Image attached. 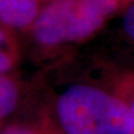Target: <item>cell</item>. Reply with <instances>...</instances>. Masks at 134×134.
Instances as JSON below:
<instances>
[{"label": "cell", "mask_w": 134, "mask_h": 134, "mask_svg": "<svg viewBox=\"0 0 134 134\" xmlns=\"http://www.w3.org/2000/svg\"><path fill=\"white\" fill-rule=\"evenodd\" d=\"M18 60L19 46L14 31L0 25V74H9Z\"/></svg>", "instance_id": "277c9868"}, {"label": "cell", "mask_w": 134, "mask_h": 134, "mask_svg": "<svg viewBox=\"0 0 134 134\" xmlns=\"http://www.w3.org/2000/svg\"><path fill=\"white\" fill-rule=\"evenodd\" d=\"M0 134H54L45 129H38L36 126H30L26 124H12L1 130Z\"/></svg>", "instance_id": "8992f818"}, {"label": "cell", "mask_w": 134, "mask_h": 134, "mask_svg": "<svg viewBox=\"0 0 134 134\" xmlns=\"http://www.w3.org/2000/svg\"><path fill=\"white\" fill-rule=\"evenodd\" d=\"M130 111H131V116H132V131L131 134H134V99L131 102V104H129Z\"/></svg>", "instance_id": "ba28073f"}, {"label": "cell", "mask_w": 134, "mask_h": 134, "mask_svg": "<svg viewBox=\"0 0 134 134\" xmlns=\"http://www.w3.org/2000/svg\"><path fill=\"white\" fill-rule=\"evenodd\" d=\"M40 10V0H0V25L12 31L30 29Z\"/></svg>", "instance_id": "3957f363"}, {"label": "cell", "mask_w": 134, "mask_h": 134, "mask_svg": "<svg viewBox=\"0 0 134 134\" xmlns=\"http://www.w3.org/2000/svg\"><path fill=\"white\" fill-rule=\"evenodd\" d=\"M20 87L8 74H0V124L19 105Z\"/></svg>", "instance_id": "5b68a950"}, {"label": "cell", "mask_w": 134, "mask_h": 134, "mask_svg": "<svg viewBox=\"0 0 134 134\" xmlns=\"http://www.w3.org/2000/svg\"><path fill=\"white\" fill-rule=\"evenodd\" d=\"M122 26H123L125 34H126L132 40H134V3L124 14Z\"/></svg>", "instance_id": "52a82bcc"}, {"label": "cell", "mask_w": 134, "mask_h": 134, "mask_svg": "<svg viewBox=\"0 0 134 134\" xmlns=\"http://www.w3.org/2000/svg\"><path fill=\"white\" fill-rule=\"evenodd\" d=\"M120 0H50L29 29L44 48L86 40L116 11Z\"/></svg>", "instance_id": "7a4b0ae2"}, {"label": "cell", "mask_w": 134, "mask_h": 134, "mask_svg": "<svg viewBox=\"0 0 134 134\" xmlns=\"http://www.w3.org/2000/svg\"><path fill=\"white\" fill-rule=\"evenodd\" d=\"M54 114L63 134H131L129 104L90 84H72L56 97Z\"/></svg>", "instance_id": "6da1fadb"}]
</instances>
